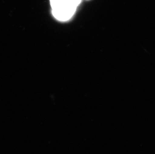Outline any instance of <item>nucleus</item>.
Here are the masks:
<instances>
[{"instance_id": "2", "label": "nucleus", "mask_w": 155, "mask_h": 154, "mask_svg": "<svg viewBox=\"0 0 155 154\" xmlns=\"http://www.w3.org/2000/svg\"><path fill=\"white\" fill-rule=\"evenodd\" d=\"M65 1L70 4L77 7L81 3L82 0H65Z\"/></svg>"}, {"instance_id": "1", "label": "nucleus", "mask_w": 155, "mask_h": 154, "mask_svg": "<svg viewBox=\"0 0 155 154\" xmlns=\"http://www.w3.org/2000/svg\"><path fill=\"white\" fill-rule=\"evenodd\" d=\"M52 15L60 21H67L71 18L76 11V6L65 0H50Z\"/></svg>"}]
</instances>
